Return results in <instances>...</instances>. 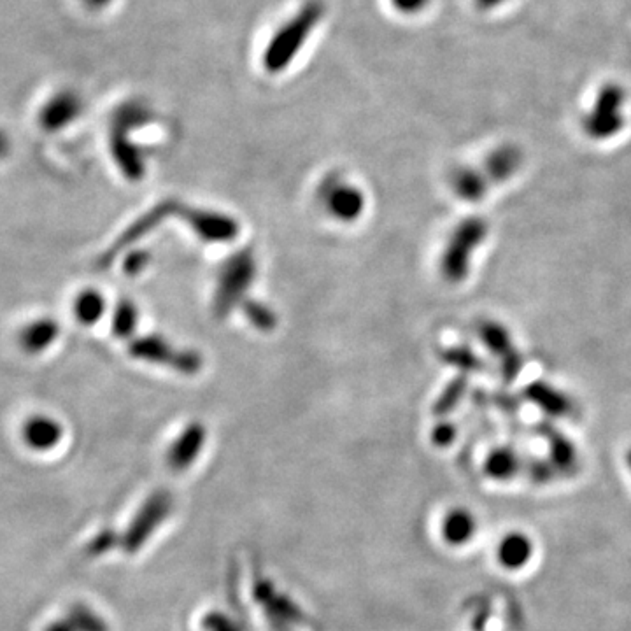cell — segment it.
<instances>
[{
  "label": "cell",
  "mask_w": 631,
  "mask_h": 631,
  "mask_svg": "<svg viewBox=\"0 0 631 631\" xmlns=\"http://www.w3.org/2000/svg\"><path fill=\"white\" fill-rule=\"evenodd\" d=\"M325 4L321 0H309L291 20L277 30L267 50L263 53V67L270 74L283 72L297 57L298 51L304 48L307 37L323 20Z\"/></svg>",
  "instance_id": "obj_1"
},
{
  "label": "cell",
  "mask_w": 631,
  "mask_h": 631,
  "mask_svg": "<svg viewBox=\"0 0 631 631\" xmlns=\"http://www.w3.org/2000/svg\"><path fill=\"white\" fill-rule=\"evenodd\" d=\"M151 120V111L139 102H128L114 114L111 123V155L121 174L130 181H139L146 174L141 148L132 142L130 132L142 128Z\"/></svg>",
  "instance_id": "obj_2"
},
{
  "label": "cell",
  "mask_w": 631,
  "mask_h": 631,
  "mask_svg": "<svg viewBox=\"0 0 631 631\" xmlns=\"http://www.w3.org/2000/svg\"><path fill=\"white\" fill-rule=\"evenodd\" d=\"M490 234V225L483 218H467L458 223L447 239L440 256V274L447 283L460 284L472 269V258Z\"/></svg>",
  "instance_id": "obj_3"
},
{
  "label": "cell",
  "mask_w": 631,
  "mask_h": 631,
  "mask_svg": "<svg viewBox=\"0 0 631 631\" xmlns=\"http://www.w3.org/2000/svg\"><path fill=\"white\" fill-rule=\"evenodd\" d=\"M256 256L251 249H241L221 265L214 290L213 311L218 318H227L237 305L246 300V293L255 283Z\"/></svg>",
  "instance_id": "obj_4"
},
{
  "label": "cell",
  "mask_w": 631,
  "mask_h": 631,
  "mask_svg": "<svg viewBox=\"0 0 631 631\" xmlns=\"http://www.w3.org/2000/svg\"><path fill=\"white\" fill-rule=\"evenodd\" d=\"M174 509V498L167 490L151 493L142 502L139 511L127 526V530L120 535V549L125 554H135L148 544V540L155 535L156 530L164 525Z\"/></svg>",
  "instance_id": "obj_5"
},
{
  "label": "cell",
  "mask_w": 631,
  "mask_h": 631,
  "mask_svg": "<svg viewBox=\"0 0 631 631\" xmlns=\"http://www.w3.org/2000/svg\"><path fill=\"white\" fill-rule=\"evenodd\" d=\"M130 356L142 362L158 363L176 370L179 374L193 376L202 369L204 360L197 351L193 349H178L172 346L171 342L165 341L160 335H144L137 337L130 342L128 348Z\"/></svg>",
  "instance_id": "obj_6"
},
{
  "label": "cell",
  "mask_w": 631,
  "mask_h": 631,
  "mask_svg": "<svg viewBox=\"0 0 631 631\" xmlns=\"http://www.w3.org/2000/svg\"><path fill=\"white\" fill-rule=\"evenodd\" d=\"M253 596L262 607L267 621L276 631H295L307 624V616L297 602L274 586V582L265 577H256Z\"/></svg>",
  "instance_id": "obj_7"
},
{
  "label": "cell",
  "mask_w": 631,
  "mask_h": 631,
  "mask_svg": "<svg viewBox=\"0 0 631 631\" xmlns=\"http://www.w3.org/2000/svg\"><path fill=\"white\" fill-rule=\"evenodd\" d=\"M179 206H181V202L169 199L160 202V204H156L155 207H151L148 213L142 214L141 218H137V220L114 241V244H111V246L102 253V256L97 260V269H109L121 255H125L127 249L132 248L134 244L144 239L146 235L151 234L165 218L178 214Z\"/></svg>",
  "instance_id": "obj_8"
},
{
  "label": "cell",
  "mask_w": 631,
  "mask_h": 631,
  "mask_svg": "<svg viewBox=\"0 0 631 631\" xmlns=\"http://www.w3.org/2000/svg\"><path fill=\"white\" fill-rule=\"evenodd\" d=\"M318 195L327 213L344 223L358 220L365 209L363 193L339 174H330L323 179Z\"/></svg>",
  "instance_id": "obj_9"
},
{
  "label": "cell",
  "mask_w": 631,
  "mask_h": 631,
  "mask_svg": "<svg viewBox=\"0 0 631 631\" xmlns=\"http://www.w3.org/2000/svg\"><path fill=\"white\" fill-rule=\"evenodd\" d=\"M178 216L186 221V225L199 235L200 241L209 244H227L235 241V237L241 232L239 223L228 214L216 213L209 209H197V207L179 206Z\"/></svg>",
  "instance_id": "obj_10"
},
{
  "label": "cell",
  "mask_w": 631,
  "mask_h": 631,
  "mask_svg": "<svg viewBox=\"0 0 631 631\" xmlns=\"http://www.w3.org/2000/svg\"><path fill=\"white\" fill-rule=\"evenodd\" d=\"M477 334H479V339L483 341L484 346L490 349V353H493V356L500 363L505 381L512 383L518 377L519 372L523 370V356L512 341L509 330L498 321H483L477 327Z\"/></svg>",
  "instance_id": "obj_11"
},
{
  "label": "cell",
  "mask_w": 631,
  "mask_h": 631,
  "mask_svg": "<svg viewBox=\"0 0 631 631\" xmlns=\"http://www.w3.org/2000/svg\"><path fill=\"white\" fill-rule=\"evenodd\" d=\"M623 127V95L617 90L603 92L595 109L584 120V130L593 139H609Z\"/></svg>",
  "instance_id": "obj_12"
},
{
  "label": "cell",
  "mask_w": 631,
  "mask_h": 631,
  "mask_svg": "<svg viewBox=\"0 0 631 631\" xmlns=\"http://www.w3.org/2000/svg\"><path fill=\"white\" fill-rule=\"evenodd\" d=\"M83 111V100L72 90L55 93L39 111V125L46 132H60L79 118Z\"/></svg>",
  "instance_id": "obj_13"
},
{
  "label": "cell",
  "mask_w": 631,
  "mask_h": 631,
  "mask_svg": "<svg viewBox=\"0 0 631 631\" xmlns=\"http://www.w3.org/2000/svg\"><path fill=\"white\" fill-rule=\"evenodd\" d=\"M206 439V426L199 421L190 423L183 432L179 433L178 439L172 442L171 449L167 453V465L174 472H185L199 460L200 453L206 446Z\"/></svg>",
  "instance_id": "obj_14"
},
{
  "label": "cell",
  "mask_w": 631,
  "mask_h": 631,
  "mask_svg": "<svg viewBox=\"0 0 631 631\" xmlns=\"http://www.w3.org/2000/svg\"><path fill=\"white\" fill-rule=\"evenodd\" d=\"M542 437L549 444V460L558 470V474L560 476L577 474V470L581 467V460H579V451L574 446V442L549 425L542 428Z\"/></svg>",
  "instance_id": "obj_15"
},
{
  "label": "cell",
  "mask_w": 631,
  "mask_h": 631,
  "mask_svg": "<svg viewBox=\"0 0 631 631\" xmlns=\"http://www.w3.org/2000/svg\"><path fill=\"white\" fill-rule=\"evenodd\" d=\"M526 397L530 402L539 405L540 411L551 418H568L574 416L575 404L565 391L554 388L553 384L535 383L526 388Z\"/></svg>",
  "instance_id": "obj_16"
},
{
  "label": "cell",
  "mask_w": 631,
  "mask_h": 631,
  "mask_svg": "<svg viewBox=\"0 0 631 631\" xmlns=\"http://www.w3.org/2000/svg\"><path fill=\"white\" fill-rule=\"evenodd\" d=\"M64 428L50 416H32L22 428L23 442L34 451H51L60 444Z\"/></svg>",
  "instance_id": "obj_17"
},
{
  "label": "cell",
  "mask_w": 631,
  "mask_h": 631,
  "mask_svg": "<svg viewBox=\"0 0 631 631\" xmlns=\"http://www.w3.org/2000/svg\"><path fill=\"white\" fill-rule=\"evenodd\" d=\"M521 165H523V153L516 146H502L490 153L481 169L491 186H495L502 185L514 174H518Z\"/></svg>",
  "instance_id": "obj_18"
},
{
  "label": "cell",
  "mask_w": 631,
  "mask_h": 631,
  "mask_svg": "<svg viewBox=\"0 0 631 631\" xmlns=\"http://www.w3.org/2000/svg\"><path fill=\"white\" fill-rule=\"evenodd\" d=\"M533 551L535 547H533L532 539L526 533H507L498 544V561L507 570H519L530 563Z\"/></svg>",
  "instance_id": "obj_19"
},
{
  "label": "cell",
  "mask_w": 631,
  "mask_h": 631,
  "mask_svg": "<svg viewBox=\"0 0 631 631\" xmlns=\"http://www.w3.org/2000/svg\"><path fill=\"white\" fill-rule=\"evenodd\" d=\"M451 190L465 202H479L490 192L491 183L484 176L483 169L461 167L451 174Z\"/></svg>",
  "instance_id": "obj_20"
},
{
  "label": "cell",
  "mask_w": 631,
  "mask_h": 631,
  "mask_svg": "<svg viewBox=\"0 0 631 631\" xmlns=\"http://www.w3.org/2000/svg\"><path fill=\"white\" fill-rule=\"evenodd\" d=\"M525 463L514 447H497L484 461V472L495 481H511L521 470H525Z\"/></svg>",
  "instance_id": "obj_21"
},
{
  "label": "cell",
  "mask_w": 631,
  "mask_h": 631,
  "mask_svg": "<svg viewBox=\"0 0 631 631\" xmlns=\"http://www.w3.org/2000/svg\"><path fill=\"white\" fill-rule=\"evenodd\" d=\"M477 530V521L472 512L467 509L456 507L453 511L447 512L442 519V539L446 540L449 546H463L474 539Z\"/></svg>",
  "instance_id": "obj_22"
},
{
  "label": "cell",
  "mask_w": 631,
  "mask_h": 631,
  "mask_svg": "<svg viewBox=\"0 0 631 631\" xmlns=\"http://www.w3.org/2000/svg\"><path fill=\"white\" fill-rule=\"evenodd\" d=\"M58 335H60V327H58L57 321L51 320V318H41V320L32 321L23 328L20 332V346L25 353L39 355L57 341Z\"/></svg>",
  "instance_id": "obj_23"
},
{
  "label": "cell",
  "mask_w": 631,
  "mask_h": 631,
  "mask_svg": "<svg viewBox=\"0 0 631 631\" xmlns=\"http://www.w3.org/2000/svg\"><path fill=\"white\" fill-rule=\"evenodd\" d=\"M106 312V298L97 290H85L79 293L74 302V314L81 325L92 327Z\"/></svg>",
  "instance_id": "obj_24"
},
{
  "label": "cell",
  "mask_w": 631,
  "mask_h": 631,
  "mask_svg": "<svg viewBox=\"0 0 631 631\" xmlns=\"http://www.w3.org/2000/svg\"><path fill=\"white\" fill-rule=\"evenodd\" d=\"M137 318H139V312H137L134 302L128 298L121 300L114 309L113 334L118 339H130L134 334L135 327H137Z\"/></svg>",
  "instance_id": "obj_25"
},
{
  "label": "cell",
  "mask_w": 631,
  "mask_h": 631,
  "mask_svg": "<svg viewBox=\"0 0 631 631\" xmlns=\"http://www.w3.org/2000/svg\"><path fill=\"white\" fill-rule=\"evenodd\" d=\"M242 312L248 318L249 323L260 330V332H272L277 327L276 312L270 309L269 305L258 302V300H244L242 302Z\"/></svg>",
  "instance_id": "obj_26"
},
{
  "label": "cell",
  "mask_w": 631,
  "mask_h": 631,
  "mask_svg": "<svg viewBox=\"0 0 631 631\" xmlns=\"http://www.w3.org/2000/svg\"><path fill=\"white\" fill-rule=\"evenodd\" d=\"M67 619L71 621L76 631H109L106 621L99 616L97 612H93L90 607L76 603L72 605L67 612Z\"/></svg>",
  "instance_id": "obj_27"
},
{
  "label": "cell",
  "mask_w": 631,
  "mask_h": 631,
  "mask_svg": "<svg viewBox=\"0 0 631 631\" xmlns=\"http://www.w3.org/2000/svg\"><path fill=\"white\" fill-rule=\"evenodd\" d=\"M465 390H467V376L456 377L453 383L447 384L446 390L440 393L437 402L433 404V414L437 416L449 414L465 395Z\"/></svg>",
  "instance_id": "obj_28"
},
{
  "label": "cell",
  "mask_w": 631,
  "mask_h": 631,
  "mask_svg": "<svg viewBox=\"0 0 631 631\" xmlns=\"http://www.w3.org/2000/svg\"><path fill=\"white\" fill-rule=\"evenodd\" d=\"M442 360L447 363V365H453V367H458V369L463 370L465 374L468 372H477V370H481V358L472 351V349L467 348V346H463V348H447L442 351Z\"/></svg>",
  "instance_id": "obj_29"
},
{
  "label": "cell",
  "mask_w": 631,
  "mask_h": 631,
  "mask_svg": "<svg viewBox=\"0 0 631 631\" xmlns=\"http://www.w3.org/2000/svg\"><path fill=\"white\" fill-rule=\"evenodd\" d=\"M525 472L526 476L537 484L551 483L554 481V477L560 476L549 458H533V460L526 461Z\"/></svg>",
  "instance_id": "obj_30"
},
{
  "label": "cell",
  "mask_w": 631,
  "mask_h": 631,
  "mask_svg": "<svg viewBox=\"0 0 631 631\" xmlns=\"http://www.w3.org/2000/svg\"><path fill=\"white\" fill-rule=\"evenodd\" d=\"M202 630L204 631H246L244 624L241 621H237L232 616H228L225 612L220 610H213V612H207L204 619H202Z\"/></svg>",
  "instance_id": "obj_31"
},
{
  "label": "cell",
  "mask_w": 631,
  "mask_h": 631,
  "mask_svg": "<svg viewBox=\"0 0 631 631\" xmlns=\"http://www.w3.org/2000/svg\"><path fill=\"white\" fill-rule=\"evenodd\" d=\"M114 547H120V535L113 530H104L93 537L92 542L86 547L90 556H102Z\"/></svg>",
  "instance_id": "obj_32"
},
{
  "label": "cell",
  "mask_w": 631,
  "mask_h": 631,
  "mask_svg": "<svg viewBox=\"0 0 631 631\" xmlns=\"http://www.w3.org/2000/svg\"><path fill=\"white\" fill-rule=\"evenodd\" d=\"M151 262V255L144 249H134V251H128L123 256V272L127 276H139L142 270L148 267Z\"/></svg>",
  "instance_id": "obj_33"
},
{
  "label": "cell",
  "mask_w": 631,
  "mask_h": 631,
  "mask_svg": "<svg viewBox=\"0 0 631 631\" xmlns=\"http://www.w3.org/2000/svg\"><path fill=\"white\" fill-rule=\"evenodd\" d=\"M456 439V426L449 421H442L432 430L433 446L447 447L453 444Z\"/></svg>",
  "instance_id": "obj_34"
},
{
  "label": "cell",
  "mask_w": 631,
  "mask_h": 631,
  "mask_svg": "<svg viewBox=\"0 0 631 631\" xmlns=\"http://www.w3.org/2000/svg\"><path fill=\"white\" fill-rule=\"evenodd\" d=\"M391 2L402 13H418L428 4V0H391Z\"/></svg>",
  "instance_id": "obj_35"
},
{
  "label": "cell",
  "mask_w": 631,
  "mask_h": 631,
  "mask_svg": "<svg viewBox=\"0 0 631 631\" xmlns=\"http://www.w3.org/2000/svg\"><path fill=\"white\" fill-rule=\"evenodd\" d=\"M9 153H11V139H9V135L0 128V160L8 158Z\"/></svg>",
  "instance_id": "obj_36"
},
{
  "label": "cell",
  "mask_w": 631,
  "mask_h": 631,
  "mask_svg": "<svg viewBox=\"0 0 631 631\" xmlns=\"http://www.w3.org/2000/svg\"><path fill=\"white\" fill-rule=\"evenodd\" d=\"M46 631H76L74 630V626H72L71 621L67 619V616L64 619H60V621H55V623H51Z\"/></svg>",
  "instance_id": "obj_37"
},
{
  "label": "cell",
  "mask_w": 631,
  "mask_h": 631,
  "mask_svg": "<svg viewBox=\"0 0 631 631\" xmlns=\"http://www.w3.org/2000/svg\"><path fill=\"white\" fill-rule=\"evenodd\" d=\"M90 9H104L113 2V0H83Z\"/></svg>",
  "instance_id": "obj_38"
},
{
  "label": "cell",
  "mask_w": 631,
  "mask_h": 631,
  "mask_svg": "<svg viewBox=\"0 0 631 631\" xmlns=\"http://www.w3.org/2000/svg\"><path fill=\"white\" fill-rule=\"evenodd\" d=\"M624 460H626V465H628V468H630L631 472V447L630 449H628V451H626V456H624Z\"/></svg>",
  "instance_id": "obj_39"
}]
</instances>
